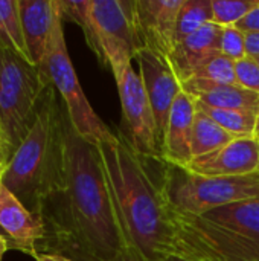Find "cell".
<instances>
[{"instance_id": "obj_27", "label": "cell", "mask_w": 259, "mask_h": 261, "mask_svg": "<svg viewBox=\"0 0 259 261\" xmlns=\"http://www.w3.org/2000/svg\"><path fill=\"white\" fill-rule=\"evenodd\" d=\"M79 261H96V260H79ZM107 261H153L150 260V258H147L143 254H140L136 248H133V246H130V245H125L122 249H121V252L114 257V258H111V260H107Z\"/></svg>"}, {"instance_id": "obj_21", "label": "cell", "mask_w": 259, "mask_h": 261, "mask_svg": "<svg viewBox=\"0 0 259 261\" xmlns=\"http://www.w3.org/2000/svg\"><path fill=\"white\" fill-rule=\"evenodd\" d=\"M212 21V0H185L177 15L176 44Z\"/></svg>"}, {"instance_id": "obj_3", "label": "cell", "mask_w": 259, "mask_h": 261, "mask_svg": "<svg viewBox=\"0 0 259 261\" xmlns=\"http://www.w3.org/2000/svg\"><path fill=\"white\" fill-rule=\"evenodd\" d=\"M64 116L66 107L49 84L32 128L12 154L0 179L31 213L40 217L46 202L64 185Z\"/></svg>"}, {"instance_id": "obj_7", "label": "cell", "mask_w": 259, "mask_h": 261, "mask_svg": "<svg viewBox=\"0 0 259 261\" xmlns=\"http://www.w3.org/2000/svg\"><path fill=\"white\" fill-rule=\"evenodd\" d=\"M47 86L37 66L0 47V132L14 150L32 128Z\"/></svg>"}, {"instance_id": "obj_25", "label": "cell", "mask_w": 259, "mask_h": 261, "mask_svg": "<svg viewBox=\"0 0 259 261\" xmlns=\"http://www.w3.org/2000/svg\"><path fill=\"white\" fill-rule=\"evenodd\" d=\"M235 75L238 86L259 93V63L256 58L247 55L235 61Z\"/></svg>"}, {"instance_id": "obj_26", "label": "cell", "mask_w": 259, "mask_h": 261, "mask_svg": "<svg viewBox=\"0 0 259 261\" xmlns=\"http://www.w3.org/2000/svg\"><path fill=\"white\" fill-rule=\"evenodd\" d=\"M241 32L250 34V32H259V6H256L253 11H250L244 18H241L235 24Z\"/></svg>"}, {"instance_id": "obj_1", "label": "cell", "mask_w": 259, "mask_h": 261, "mask_svg": "<svg viewBox=\"0 0 259 261\" xmlns=\"http://www.w3.org/2000/svg\"><path fill=\"white\" fill-rule=\"evenodd\" d=\"M64 185L41 211L47 239L43 252L73 261H107L127 245L98 147L81 138L64 116Z\"/></svg>"}, {"instance_id": "obj_6", "label": "cell", "mask_w": 259, "mask_h": 261, "mask_svg": "<svg viewBox=\"0 0 259 261\" xmlns=\"http://www.w3.org/2000/svg\"><path fill=\"white\" fill-rule=\"evenodd\" d=\"M63 23L64 21L58 9L47 52L38 69L46 84H50L61 98L70 124L76 130V133L85 141L98 145L102 141L113 139L116 133H113L111 128L107 127L105 122L96 115L79 84L75 67L67 52Z\"/></svg>"}, {"instance_id": "obj_34", "label": "cell", "mask_w": 259, "mask_h": 261, "mask_svg": "<svg viewBox=\"0 0 259 261\" xmlns=\"http://www.w3.org/2000/svg\"><path fill=\"white\" fill-rule=\"evenodd\" d=\"M6 170V164H3L2 161H0V179H2V176H3V171Z\"/></svg>"}, {"instance_id": "obj_17", "label": "cell", "mask_w": 259, "mask_h": 261, "mask_svg": "<svg viewBox=\"0 0 259 261\" xmlns=\"http://www.w3.org/2000/svg\"><path fill=\"white\" fill-rule=\"evenodd\" d=\"M183 92L192 96L198 104L212 109H244L258 110L259 93L247 90L238 84H218L192 78L182 84Z\"/></svg>"}, {"instance_id": "obj_18", "label": "cell", "mask_w": 259, "mask_h": 261, "mask_svg": "<svg viewBox=\"0 0 259 261\" xmlns=\"http://www.w3.org/2000/svg\"><path fill=\"white\" fill-rule=\"evenodd\" d=\"M234 139L237 138L227 133L221 125H218L209 115H206L197 106V113H195L194 127H192V156L194 158L205 156L218 148H223L227 144H231Z\"/></svg>"}, {"instance_id": "obj_29", "label": "cell", "mask_w": 259, "mask_h": 261, "mask_svg": "<svg viewBox=\"0 0 259 261\" xmlns=\"http://www.w3.org/2000/svg\"><path fill=\"white\" fill-rule=\"evenodd\" d=\"M14 153H15V150L11 147V144L8 142V139L0 132V161L3 164H6V167H8V164H9V161H11V158H12Z\"/></svg>"}, {"instance_id": "obj_8", "label": "cell", "mask_w": 259, "mask_h": 261, "mask_svg": "<svg viewBox=\"0 0 259 261\" xmlns=\"http://www.w3.org/2000/svg\"><path fill=\"white\" fill-rule=\"evenodd\" d=\"M96 58L114 69L134 61L142 49L134 26V0H90Z\"/></svg>"}, {"instance_id": "obj_20", "label": "cell", "mask_w": 259, "mask_h": 261, "mask_svg": "<svg viewBox=\"0 0 259 261\" xmlns=\"http://www.w3.org/2000/svg\"><path fill=\"white\" fill-rule=\"evenodd\" d=\"M197 102V101H195ZM197 106L209 115L218 125H221L227 133H231L234 138H255V128H256V116L258 110H244V109H212L206 107L203 104Z\"/></svg>"}, {"instance_id": "obj_19", "label": "cell", "mask_w": 259, "mask_h": 261, "mask_svg": "<svg viewBox=\"0 0 259 261\" xmlns=\"http://www.w3.org/2000/svg\"><path fill=\"white\" fill-rule=\"evenodd\" d=\"M0 47L31 61L21 31L18 0H0Z\"/></svg>"}, {"instance_id": "obj_2", "label": "cell", "mask_w": 259, "mask_h": 261, "mask_svg": "<svg viewBox=\"0 0 259 261\" xmlns=\"http://www.w3.org/2000/svg\"><path fill=\"white\" fill-rule=\"evenodd\" d=\"M118 220L127 245L153 261L174 254L169 210L160 182L121 132L98 145Z\"/></svg>"}, {"instance_id": "obj_23", "label": "cell", "mask_w": 259, "mask_h": 261, "mask_svg": "<svg viewBox=\"0 0 259 261\" xmlns=\"http://www.w3.org/2000/svg\"><path fill=\"white\" fill-rule=\"evenodd\" d=\"M192 78L218 84H238L235 75V61L227 58L221 52L215 54L209 61H206Z\"/></svg>"}, {"instance_id": "obj_22", "label": "cell", "mask_w": 259, "mask_h": 261, "mask_svg": "<svg viewBox=\"0 0 259 261\" xmlns=\"http://www.w3.org/2000/svg\"><path fill=\"white\" fill-rule=\"evenodd\" d=\"M256 6H259V0H212V23L221 28L235 26Z\"/></svg>"}, {"instance_id": "obj_11", "label": "cell", "mask_w": 259, "mask_h": 261, "mask_svg": "<svg viewBox=\"0 0 259 261\" xmlns=\"http://www.w3.org/2000/svg\"><path fill=\"white\" fill-rule=\"evenodd\" d=\"M134 60L139 63V73L153 109L160 142H163L171 107L183 90L182 83L165 57H160L148 49H140Z\"/></svg>"}, {"instance_id": "obj_33", "label": "cell", "mask_w": 259, "mask_h": 261, "mask_svg": "<svg viewBox=\"0 0 259 261\" xmlns=\"http://www.w3.org/2000/svg\"><path fill=\"white\" fill-rule=\"evenodd\" d=\"M165 261H186V260H183V258H180V257H176V255H171L169 258H166Z\"/></svg>"}, {"instance_id": "obj_31", "label": "cell", "mask_w": 259, "mask_h": 261, "mask_svg": "<svg viewBox=\"0 0 259 261\" xmlns=\"http://www.w3.org/2000/svg\"><path fill=\"white\" fill-rule=\"evenodd\" d=\"M11 248H12V246H11L9 240H8L5 236H0V261L3 258V255L6 254V251L11 249Z\"/></svg>"}, {"instance_id": "obj_14", "label": "cell", "mask_w": 259, "mask_h": 261, "mask_svg": "<svg viewBox=\"0 0 259 261\" xmlns=\"http://www.w3.org/2000/svg\"><path fill=\"white\" fill-rule=\"evenodd\" d=\"M195 113V99L182 90L168 116L162 142V162L188 167L192 161V127Z\"/></svg>"}, {"instance_id": "obj_12", "label": "cell", "mask_w": 259, "mask_h": 261, "mask_svg": "<svg viewBox=\"0 0 259 261\" xmlns=\"http://www.w3.org/2000/svg\"><path fill=\"white\" fill-rule=\"evenodd\" d=\"M0 228L11 246L31 254L43 252L47 231L43 219L31 213L24 203L0 180Z\"/></svg>"}, {"instance_id": "obj_15", "label": "cell", "mask_w": 259, "mask_h": 261, "mask_svg": "<svg viewBox=\"0 0 259 261\" xmlns=\"http://www.w3.org/2000/svg\"><path fill=\"white\" fill-rule=\"evenodd\" d=\"M221 34V26L209 23L174 46L166 60L182 84L189 81L206 61L220 52Z\"/></svg>"}, {"instance_id": "obj_10", "label": "cell", "mask_w": 259, "mask_h": 261, "mask_svg": "<svg viewBox=\"0 0 259 261\" xmlns=\"http://www.w3.org/2000/svg\"><path fill=\"white\" fill-rule=\"evenodd\" d=\"M185 0H134V26L142 49L168 57L176 46L177 15Z\"/></svg>"}, {"instance_id": "obj_28", "label": "cell", "mask_w": 259, "mask_h": 261, "mask_svg": "<svg viewBox=\"0 0 259 261\" xmlns=\"http://www.w3.org/2000/svg\"><path fill=\"white\" fill-rule=\"evenodd\" d=\"M246 50L252 58H259V32L246 34Z\"/></svg>"}, {"instance_id": "obj_16", "label": "cell", "mask_w": 259, "mask_h": 261, "mask_svg": "<svg viewBox=\"0 0 259 261\" xmlns=\"http://www.w3.org/2000/svg\"><path fill=\"white\" fill-rule=\"evenodd\" d=\"M18 11L29 58L34 66L40 67L58 14L56 0H18Z\"/></svg>"}, {"instance_id": "obj_35", "label": "cell", "mask_w": 259, "mask_h": 261, "mask_svg": "<svg viewBox=\"0 0 259 261\" xmlns=\"http://www.w3.org/2000/svg\"><path fill=\"white\" fill-rule=\"evenodd\" d=\"M0 236H5V232L2 231V228H0ZM5 237H6V236H5Z\"/></svg>"}, {"instance_id": "obj_13", "label": "cell", "mask_w": 259, "mask_h": 261, "mask_svg": "<svg viewBox=\"0 0 259 261\" xmlns=\"http://www.w3.org/2000/svg\"><path fill=\"white\" fill-rule=\"evenodd\" d=\"M203 176H247L259 173V142L255 138L234 139L223 148L194 158L188 167Z\"/></svg>"}, {"instance_id": "obj_30", "label": "cell", "mask_w": 259, "mask_h": 261, "mask_svg": "<svg viewBox=\"0 0 259 261\" xmlns=\"http://www.w3.org/2000/svg\"><path fill=\"white\" fill-rule=\"evenodd\" d=\"M35 261H73L72 258L63 255V254H53V252H40L34 255Z\"/></svg>"}, {"instance_id": "obj_24", "label": "cell", "mask_w": 259, "mask_h": 261, "mask_svg": "<svg viewBox=\"0 0 259 261\" xmlns=\"http://www.w3.org/2000/svg\"><path fill=\"white\" fill-rule=\"evenodd\" d=\"M220 52L234 61H238L247 57L246 34L241 32L237 26L223 28V34L220 38Z\"/></svg>"}, {"instance_id": "obj_32", "label": "cell", "mask_w": 259, "mask_h": 261, "mask_svg": "<svg viewBox=\"0 0 259 261\" xmlns=\"http://www.w3.org/2000/svg\"><path fill=\"white\" fill-rule=\"evenodd\" d=\"M255 139L259 142V109H258V116H256V128H255Z\"/></svg>"}, {"instance_id": "obj_4", "label": "cell", "mask_w": 259, "mask_h": 261, "mask_svg": "<svg viewBox=\"0 0 259 261\" xmlns=\"http://www.w3.org/2000/svg\"><path fill=\"white\" fill-rule=\"evenodd\" d=\"M174 254L186 261H259V199L200 216L169 211Z\"/></svg>"}, {"instance_id": "obj_5", "label": "cell", "mask_w": 259, "mask_h": 261, "mask_svg": "<svg viewBox=\"0 0 259 261\" xmlns=\"http://www.w3.org/2000/svg\"><path fill=\"white\" fill-rule=\"evenodd\" d=\"M162 164L160 185L169 211L200 216L229 203L259 199V173L229 177L203 176L186 167Z\"/></svg>"}, {"instance_id": "obj_9", "label": "cell", "mask_w": 259, "mask_h": 261, "mask_svg": "<svg viewBox=\"0 0 259 261\" xmlns=\"http://www.w3.org/2000/svg\"><path fill=\"white\" fill-rule=\"evenodd\" d=\"M121 99L124 138L130 142L137 154L148 161H162V142L157 133L148 95L145 92L140 73L127 63L113 72Z\"/></svg>"}, {"instance_id": "obj_36", "label": "cell", "mask_w": 259, "mask_h": 261, "mask_svg": "<svg viewBox=\"0 0 259 261\" xmlns=\"http://www.w3.org/2000/svg\"><path fill=\"white\" fill-rule=\"evenodd\" d=\"M256 60H258V63H259V58H256Z\"/></svg>"}]
</instances>
